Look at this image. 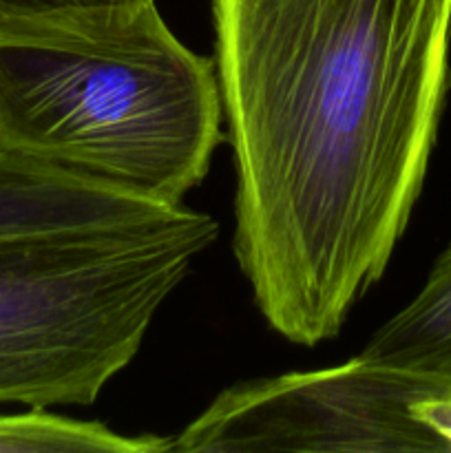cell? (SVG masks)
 I'll list each match as a JSON object with an SVG mask.
<instances>
[{
  "label": "cell",
  "instance_id": "ba28073f",
  "mask_svg": "<svg viewBox=\"0 0 451 453\" xmlns=\"http://www.w3.org/2000/svg\"><path fill=\"white\" fill-rule=\"evenodd\" d=\"M141 3H149V0H0V22L88 12V9L133 7Z\"/></svg>",
  "mask_w": 451,
  "mask_h": 453
},
{
  "label": "cell",
  "instance_id": "6da1fadb",
  "mask_svg": "<svg viewBox=\"0 0 451 453\" xmlns=\"http://www.w3.org/2000/svg\"><path fill=\"white\" fill-rule=\"evenodd\" d=\"M233 250L287 341L340 332L423 190L451 87V0H212Z\"/></svg>",
  "mask_w": 451,
  "mask_h": 453
},
{
  "label": "cell",
  "instance_id": "277c9868",
  "mask_svg": "<svg viewBox=\"0 0 451 453\" xmlns=\"http://www.w3.org/2000/svg\"><path fill=\"white\" fill-rule=\"evenodd\" d=\"M175 453H451V357L292 372L224 389Z\"/></svg>",
  "mask_w": 451,
  "mask_h": 453
},
{
  "label": "cell",
  "instance_id": "52a82bcc",
  "mask_svg": "<svg viewBox=\"0 0 451 453\" xmlns=\"http://www.w3.org/2000/svg\"><path fill=\"white\" fill-rule=\"evenodd\" d=\"M159 436H122L102 423L65 418L44 407L0 416V453H166Z\"/></svg>",
  "mask_w": 451,
  "mask_h": 453
},
{
  "label": "cell",
  "instance_id": "5b68a950",
  "mask_svg": "<svg viewBox=\"0 0 451 453\" xmlns=\"http://www.w3.org/2000/svg\"><path fill=\"white\" fill-rule=\"evenodd\" d=\"M181 208L164 206L0 149V246L53 234L149 224L166 219Z\"/></svg>",
  "mask_w": 451,
  "mask_h": 453
},
{
  "label": "cell",
  "instance_id": "8992f818",
  "mask_svg": "<svg viewBox=\"0 0 451 453\" xmlns=\"http://www.w3.org/2000/svg\"><path fill=\"white\" fill-rule=\"evenodd\" d=\"M361 357L376 361L451 357V242L433 261L423 290L371 334Z\"/></svg>",
  "mask_w": 451,
  "mask_h": 453
},
{
  "label": "cell",
  "instance_id": "7a4b0ae2",
  "mask_svg": "<svg viewBox=\"0 0 451 453\" xmlns=\"http://www.w3.org/2000/svg\"><path fill=\"white\" fill-rule=\"evenodd\" d=\"M215 60L155 0L0 22V149L181 206L224 142Z\"/></svg>",
  "mask_w": 451,
  "mask_h": 453
},
{
  "label": "cell",
  "instance_id": "3957f363",
  "mask_svg": "<svg viewBox=\"0 0 451 453\" xmlns=\"http://www.w3.org/2000/svg\"><path fill=\"white\" fill-rule=\"evenodd\" d=\"M219 226L166 219L0 246V405L88 407Z\"/></svg>",
  "mask_w": 451,
  "mask_h": 453
}]
</instances>
